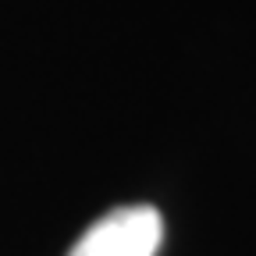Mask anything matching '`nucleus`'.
<instances>
[{"instance_id":"obj_1","label":"nucleus","mask_w":256,"mask_h":256,"mask_svg":"<svg viewBox=\"0 0 256 256\" xmlns=\"http://www.w3.org/2000/svg\"><path fill=\"white\" fill-rule=\"evenodd\" d=\"M164 242V217L156 206H118L92 220L68 256H156Z\"/></svg>"}]
</instances>
